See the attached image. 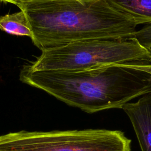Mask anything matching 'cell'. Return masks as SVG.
Returning <instances> with one entry per match:
<instances>
[{"mask_svg":"<svg viewBox=\"0 0 151 151\" xmlns=\"http://www.w3.org/2000/svg\"><path fill=\"white\" fill-rule=\"evenodd\" d=\"M17 6L41 51L80 40L130 39L143 24L109 0H34Z\"/></svg>","mask_w":151,"mask_h":151,"instance_id":"1","label":"cell"},{"mask_svg":"<svg viewBox=\"0 0 151 151\" xmlns=\"http://www.w3.org/2000/svg\"><path fill=\"white\" fill-rule=\"evenodd\" d=\"M25 65L33 71H80L111 64L151 62V52L134 38L128 40H86L41 51Z\"/></svg>","mask_w":151,"mask_h":151,"instance_id":"2","label":"cell"},{"mask_svg":"<svg viewBox=\"0 0 151 151\" xmlns=\"http://www.w3.org/2000/svg\"><path fill=\"white\" fill-rule=\"evenodd\" d=\"M120 130H21L0 136V151H130Z\"/></svg>","mask_w":151,"mask_h":151,"instance_id":"3","label":"cell"},{"mask_svg":"<svg viewBox=\"0 0 151 151\" xmlns=\"http://www.w3.org/2000/svg\"><path fill=\"white\" fill-rule=\"evenodd\" d=\"M122 109L131 121L141 150L151 151V93L126 103Z\"/></svg>","mask_w":151,"mask_h":151,"instance_id":"4","label":"cell"},{"mask_svg":"<svg viewBox=\"0 0 151 151\" xmlns=\"http://www.w3.org/2000/svg\"><path fill=\"white\" fill-rule=\"evenodd\" d=\"M0 29L11 35L32 37V30L26 14L22 10L18 12L0 17Z\"/></svg>","mask_w":151,"mask_h":151,"instance_id":"5","label":"cell"},{"mask_svg":"<svg viewBox=\"0 0 151 151\" xmlns=\"http://www.w3.org/2000/svg\"><path fill=\"white\" fill-rule=\"evenodd\" d=\"M119 10L140 20L143 24L151 22V0H109Z\"/></svg>","mask_w":151,"mask_h":151,"instance_id":"6","label":"cell"},{"mask_svg":"<svg viewBox=\"0 0 151 151\" xmlns=\"http://www.w3.org/2000/svg\"><path fill=\"white\" fill-rule=\"evenodd\" d=\"M133 38L151 52V22L146 24L142 28L136 30Z\"/></svg>","mask_w":151,"mask_h":151,"instance_id":"7","label":"cell"},{"mask_svg":"<svg viewBox=\"0 0 151 151\" xmlns=\"http://www.w3.org/2000/svg\"><path fill=\"white\" fill-rule=\"evenodd\" d=\"M1 1H3L6 2H9V3H11V4H14L16 5H17L19 3L18 0H1Z\"/></svg>","mask_w":151,"mask_h":151,"instance_id":"8","label":"cell"},{"mask_svg":"<svg viewBox=\"0 0 151 151\" xmlns=\"http://www.w3.org/2000/svg\"><path fill=\"white\" fill-rule=\"evenodd\" d=\"M34 1V0H18L19 1V4H21V3H25V2H30V1Z\"/></svg>","mask_w":151,"mask_h":151,"instance_id":"9","label":"cell"}]
</instances>
